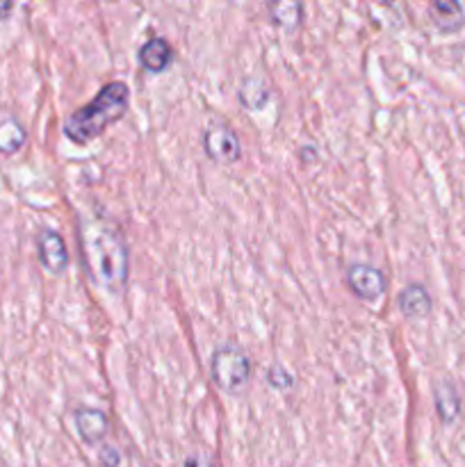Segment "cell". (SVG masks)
<instances>
[{"label":"cell","instance_id":"6da1fadb","mask_svg":"<svg viewBox=\"0 0 465 467\" xmlns=\"http://www.w3.org/2000/svg\"><path fill=\"white\" fill-rule=\"evenodd\" d=\"M80 242L82 263L91 281L108 290L109 295H119L128 283L130 258L123 233L109 219L85 217L80 219Z\"/></svg>","mask_w":465,"mask_h":467},{"label":"cell","instance_id":"7a4b0ae2","mask_svg":"<svg viewBox=\"0 0 465 467\" xmlns=\"http://www.w3.org/2000/svg\"><path fill=\"white\" fill-rule=\"evenodd\" d=\"M130 105V89L126 82L112 80L98 89L94 100L76 112H71L64 121V135L73 141V144H87V141L96 140L103 135L112 123H117L123 114L128 112Z\"/></svg>","mask_w":465,"mask_h":467},{"label":"cell","instance_id":"3957f363","mask_svg":"<svg viewBox=\"0 0 465 467\" xmlns=\"http://www.w3.org/2000/svg\"><path fill=\"white\" fill-rule=\"evenodd\" d=\"M251 369L253 365H251L249 356L232 345L219 347L210 358V377L226 392L242 390L249 383Z\"/></svg>","mask_w":465,"mask_h":467},{"label":"cell","instance_id":"277c9868","mask_svg":"<svg viewBox=\"0 0 465 467\" xmlns=\"http://www.w3.org/2000/svg\"><path fill=\"white\" fill-rule=\"evenodd\" d=\"M203 150L212 162L232 164L242 155L240 137H237V132L232 128L223 126V123H214V126H210L205 130Z\"/></svg>","mask_w":465,"mask_h":467},{"label":"cell","instance_id":"5b68a950","mask_svg":"<svg viewBox=\"0 0 465 467\" xmlns=\"http://www.w3.org/2000/svg\"><path fill=\"white\" fill-rule=\"evenodd\" d=\"M346 285L356 296L365 301H374L386 292L388 278L378 267L367 263H354L346 269Z\"/></svg>","mask_w":465,"mask_h":467},{"label":"cell","instance_id":"8992f818","mask_svg":"<svg viewBox=\"0 0 465 467\" xmlns=\"http://www.w3.org/2000/svg\"><path fill=\"white\" fill-rule=\"evenodd\" d=\"M36 251H39V263L53 276H62L68 267V251L64 244V237L53 228H44L36 235Z\"/></svg>","mask_w":465,"mask_h":467},{"label":"cell","instance_id":"52a82bcc","mask_svg":"<svg viewBox=\"0 0 465 467\" xmlns=\"http://www.w3.org/2000/svg\"><path fill=\"white\" fill-rule=\"evenodd\" d=\"M73 422H76L78 436L87 445H98L108 438L109 431V418L105 410L94 409V406H80L73 413Z\"/></svg>","mask_w":465,"mask_h":467},{"label":"cell","instance_id":"ba28073f","mask_svg":"<svg viewBox=\"0 0 465 467\" xmlns=\"http://www.w3.org/2000/svg\"><path fill=\"white\" fill-rule=\"evenodd\" d=\"M429 21L442 35H456L465 27V5L459 0H433L429 5Z\"/></svg>","mask_w":465,"mask_h":467},{"label":"cell","instance_id":"9c48e42d","mask_svg":"<svg viewBox=\"0 0 465 467\" xmlns=\"http://www.w3.org/2000/svg\"><path fill=\"white\" fill-rule=\"evenodd\" d=\"M397 306H399L401 315L406 319H424L429 317L433 308V299L429 295V290L419 283H410L397 296Z\"/></svg>","mask_w":465,"mask_h":467},{"label":"cell","instance_id":"30bf717a","mask_svg":"<svg viewBox=\"0 0 465 467\" xmlns=\"http://www.w3.org/2000/svg\"><path fill=\"white\" fill-rule=\"evenodd\" d=\"M433 406H436V413L440 418L442 424H454L460 418V410H463V401H460L459 390L451 381H438L433 386Z\"/></svg>","mask_w":465,"mask_h":467},{"label":"cell","instance_id":"8fae6325","mask_svg":"<svg viewBox=\"0 0 465 467\" xmlns=\"http://www.w3.org/2000/svg\"><path fill=\"white\" fill-rule=\"evenodd\" d=\"M171 62H173V50L164 36H150V39L140 48V64L149 73L167 71Z\"/></svg>","mask_w":465,"mask_h":467},{"label":"cell","instance_id":"7c38bea8","mask_svg":"<svg viewBox=\"0 0 465 467\" xmlns=\"http://www.w3.org/2000/svg\"><path fill=\"white\" fill-rule=\"evenodd\" d=\"M304 3L299 0H281V3H272L267 7L269 21L281 30H296L304 23Z\"/></svg>","mask_w":465,"mask_h":467},{"label":"cell","instance_id":"4fadbf2b","mask_svg":"<svg viewBox=\"0 0 465 467\" xmlns=\"http://www.w3.org/2000/svg\"><path fill=\"white\" fill-rule=\"evenodd\" d=\"M237 99L246 109H263L269 100V87L264 85L263 78L249 76L242 80Z\"/></svg>","mask_w":465,"mask_h":467},{"label":"cell","instance_id":"5bb4252c","mask_svg":"<svg viewBox=\"0 0 465 467\" xmlns=\"http://www.w3.org/2000/svg\"><path fill=\"white\" fill-rule=\"evenodd\" d=\"M27 140V132L18 119L9 117L0 121V153L14 155L23 149Z\"/></svg>","mask_w":465,"mask_h":467},{"label":"cell","instance_id":"9a60e30c","mask_svg":"<svg viewBox=\"0 0 465 467\" xmlns=\"http://www.w3.org/2000/svg\"><path fill=\"white\" fill-rule=\"evenodd\" d=\"M264 381H267L274 390H290V388L294 386V377H292L285 368H281V365H272V368L267 369V374H264Z\"/></svg>","mask_w":465,"mask_h":467},{"label":"cell","instance_id":"2e32d148","mask_svg":"<svg viewBox=\"0 0 465 467\" xmlns=\"http://www.w3.org/2000/svg\"><path fill=\"white\" fill-rule=\"evenodd\" d=\"M98 465L100 467H119L121 465V451L114 445H103L98 451Z\"/></svg>","mask_w":465,"mask_h":467},{"label":"cell","instance_id":"e0dca14e","mask_svg":"<svg viewBox=\"0 0 465 467\" xmlns=\"http://www.w3.org/2000/svg\"><path fill=\"white\" fill-rule=\"evenodd\" d=\"M185 467H217L214 461L205 454H191L190 459L185 461Z\"/></svg>","mask_w":465,"mask_h":467},{"label":"cell","instance_id":"ac0fdd59","mask_svg":"<svg viewBox=\"0 0 465 467\" xmlns=\"http://www.w3.org/2000/svg\"><path fill=\"white\" fill-rule=\"evenodd\" d=\"M14 12V3H0V21H5V18H9V14Z\"/></svg>","mask_w":465,"mask_h":467}]
</instances>
